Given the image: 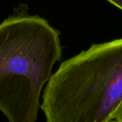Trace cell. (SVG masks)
<instances>
[{
	"label": "cell",
	"mask_w": 122,
	"mask_h": 122,
	"mask_svg": "<svg viewBox=\"0 0 122 122\" xmlns=\"http://www.w3.org/2000/svg\"><path fill=\"white\" fill-rule=\"evenodd\" d=\"M107 1L122 10V0H107Z\"/></svg>",
	"instance_id": "277c9868"
},
{
	"label": "cell",
	"mask_w": 122,
	"mask_h": 122,
	"mask_svg": "<svg viewBox=\"0 0 122 122\" xmlns=\"http://www.w3.org/2000/svg\"><path fill=\"white\" fill-rule=\"evenodd\" d=\"M122 104V38L63 61L43 92L46 122H112Z\"/></svg>",
	"instance_id": "7a4b0ae2"
},
{
	"label": "cell",
	"mask_w": 122,
	"mask_h": 122,
	"mask_svg": "<svg viewBox=\"0 0 122 122\" xmlns=\"http://www.w3.org/2000/svg\"><path fill=\"white\" fill-rule=\"evenodd\" d=\"M112 122H122V104L118 109L117 114Z\"/></svg>",
	"instance_id": "3957f363"
},
{
	"label": "cell",
	"mask_w": 122,
	"mask_h": 122,
	"mask_svg": "<svg viewBox=\"0 0 122 122\" xmlns=\"http://www.w3.org/2000/svg\"><path fill=\"white\" fill-rule=\"evenodd\" d=\"M59 31L23 9L0 24V111L9 122H36L39 98L61 57Z\"/></svg>",
	"instance_id": "6da1fadb"
}]
</instances>
